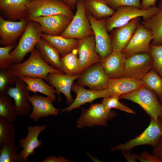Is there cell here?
Here are the masks:
<instances>
[{"label": "cell", "mask_w": 162, "mask_h": 162, "mask_svg": "<svg viewBox=\"0 0 162 162\" xmlns=\"http://www.w3.org/2000/svg\"><path fill=\"white\" fill-rule=\"evenodd\" d=\"M160 99V102H161V103L162 105V98Z\"/></svg>", "instance_id": "cell-46"}, {"label": "cell", "mask_w": 162, "mask_h": 162, "mask_svg": "<svg viewBox=\"0 0 162 162\" xmlns=\"http://www.w3.org/2000/svg\"><path fill=\"white\" fill-rule=\"evenodd\" d=\"M15 76L10 73L9 68L0 70V95L6 94L9 87L15 85Z\"/></svg>", "instance_id": "cell-36"}, {"label": "cell", "mask_w": 162, "mask_h": 162, "mask_svg": "<svg viewBox=\"0 0 162 162\" xmlns=\"http://www.w3.org/2000/svg\"><path fill=\"white\" fill-rule=\"evenodd\" d=\"M32 1L0 0V11L8 20L27 19L28 5Z\"/></svg>", "instance_id": "cell-23"}, {"label": "cell", "mask_w": 162, "mask_h": 162, "mask_svg": "<svg viewBox=\"0 0 162 162\" xmlns=\"http://www.w3.org/2000/svg\"><path fill=\"white\" fill-rule=\"evenodd\" d=\"M153 154L155 155L162 162V139L153 147Z\"/></svg>", "instance_id": "cell-42"}, {"label": "cell", "mask_w": 162, "mask_h": 162, "mask_svg": "<svg viewBox=\"0 0 162 162\" xmlns=\"http://www.w3.org/2000/svg\"><path fill=\"white\" fill-rule=\"evenodd\" d=\"M158 7V12L148 20L142 23L145 28L151 31L152 39L150 44L153 45L162 44V1Z\"/></svg>", "instance_id": "cell-28"}, {"label": "cell", "mask_w": 162, "mask_h": 162, "mask_svg": "<svg viewBox=\"0 0 162 162\" xmlns=\"http://www.w3.org/2000/svg\"><path fill=\"white\" fill-rule=\"evenodd\" d=\"M154 92L144 86L122 95L119 99L130 100L138 104L150 116L157 120L161 116L162 105Z\"/></svg>", "instance_id": "cell-5"}, {"label": "cell", "mask_w": 162, "mask_h": 162, "mask_svg": "<svg viewBox=\"0 0 162 162\" xmlns=\"http://www.w3.org/2000/svg\"><path fill=\"white\" fill-rule=\"evenodd\" d=\"M123 155L128 162H136L135 154H130L128 152H122Z\"/></svg>", "instance_id": "cell-44"}, {"label": "cell", "mask_w": 162, "mask_h": 162, "mask_svg": "<svg viewBox=\"0 0 162 162\" xmlns=\"http://www.w3.org/2000/svg\"><path fill=\"white\" fill-rule=\"evenodd\" d=\"M70 75L57 73H50L47 76V81L56 88L57 94L59 95L62 93L65 97L68 104L69 105L74 100L71 94V88L74 81L78 80L80 76Z\"/></svg>", "instance_id": "cell-22"}, {"label": "cell", "mask_w": 162, "mask_h": 162, "mask_svg": "<svg viewBox=\"0 0 162 162\" xmlns=\"http://www.w3.org/2000/svg\"><path fill=\"white\" fill-rule=\"evenodd\" d=\"M140 19V17L134 19L126 25L110 32L109 35L113 51H122L131 39Z\"/></svg>", "instance_id": "cell-18"}, {"label": "cell", "mask_w": 162, "mask_h": 162, "mask_svg": "<svg viewBox=\"0 0 162 162\" xmlns=\"http://www.w3.org/2000/svg\"><path fill=\"white\" fill-rule=\"evenodd\" d=\"M111 8L116 10L118 8L125 6H132L141 8L140 0H105Z\"/></svg>", "instance_id": "cell-39"}, {"label": "cell", "mask_w": 162, "mask_h": 162, "mask_svg": "<svg viewBox=\"0 0 162 162\" xmlns=\"http://www.w3.org/2000/svg\"><path fill=\"white\" fill-rule=\"evenodd\" d=\"M72 18L63 14L38 17L33 20L40 25L42 33L53 36L60 35Z\"/></svg>", "instance_id": "cell-19"}, {"label": "cell", "mask_w": 162, "mask_h": 162, "mask_svg": "<svg viewBox=\"0 0 162 162\" xmlns=\"http://www.w3.org/2000/svg\"><path fill=\"white\" fill-rule=\"evenodd\" d=\"M61 70L70 75L81 74L77 48L63 56L60 59Z\"/></svg>", "instance_id": "cell-30"}, {"label": "cell", "mask_w": 162, "mask_h": 162, "mask_svg": "<svg viewBox=\"0 0 162 162\" xmlns=\"http://www.w3.org/2000/svg\"><path fill=\"white\" fill-rule=\"evenodd\" d=\"M12 98L7 94L0 95V117L6 118L13 123L18 116Z\"/></svg>", "instance_id": "cell-33"}, {"label": "cell", "mask_w": 162, "mask_h": 162, "mask_svg": "<svg viewBox=\"0 0 162 162\" xmlns=\"http://www.w3.org/2000/svg\"><path fill=\"white\" fill-rule=\"evenodd\" d=\"M71 91L76 93V98L68 107L61 110V113H68L73 109L80 107L86 103H92L96 99L110 97L107 88L100 90L87 89L83 86L75 82L72 85Z\"/></svg>", "instance_id": "cell-17"}, {"label": "cell", "mask_w": 162, "mask_h": 162, "mask_svg": "<svg viewBox=\"0 0 162 162\" xmlns=\"http://www.w3.org/2000/svg\"><path fill=\"white\" fill-rule=\"evenodd\" d=\"M84 5L86 12L98 20L108 18L116 11L105 0H84Z\"/></svg>", "instance_id": "cell-27"}, {"label": "cell", "mask_w": 162, "mask_h": 162, "mask_svg": "<svg viewBox=\"0 0 162 162\" xmlns=\"http://www.w3.org/2000/svg\"><path fill=\"white\" fill-rule=\"evenodd\" d=\"M42 162H69L70 160L64 157L59 156L57 157L54 156L46 157L42 161Z\"/></svg>", "instance_id": "cell-41"}, {"label": "cell", "mask_w": 162, "mask_h": 162, "mask_svg": "<svg viewBox=\"0 0 162 162\" xmlns=\"http://www.w3.org/2000/svg\"><path fill=\"white\" fill-rule=\"evenodd\" d=\"M152 39L151 31L139 23L130 41L122 52L126 58L138 53H149V46Z\"/></svg>", "instance_id": "cell-12"}, {"label": "cell", "mask_w": 162, "mask_h": 162, "mask_svg": "<svg viewBox=\"0 0 162 162\" xmlns=\"http://www.w3.org/2000/svg\"><path fill=\"white\" fill-rule=\"evenodd\" d=\"M28 99L32 106V111L28 117L34 122L49 116H57L59 113V110L53 105V102L55 100L50 97L34 94L30 95Z\"/></svg>", "instance_id": "cell-15"}, {"label": "cell", "mask_w": 162, "mask_h": 162, "mask_svg": "<svg viewBox=\"0 0 162 162\" xmlns=\"http://www.w3.org/2000/svg\"><path fill=\"white\" fill-rule=\"evenodd\" d=\"M95 40L94 35L81 40L77 47L80 74L102 59L95 50Z\"/></svg>", "instance_id": "cell-16"}, {"label": "cell", "mask_w": 162, "mask_h": 162, "mask_svg": "<svg viewBox=\"0 0 162 162\" xmlns=\"http://www.w3.org/2000/svg\"><path fill=\"white\" fill-rule=\"evenodd\" d=\"M160 116L162 117V110L161 111Z\"/></svg>", "instance_id": "cell-47"}, {"label": "cell", "mask_w": 162, "mask_h": 162, "mask_svg": "<svg viewBox=\"0 0 162 162\" xmlns=\"http://www.w3.org/2000/svg\"><path fill=\"white\" fill-rule=\"evenodd\" d=\"M149 53L153 62V68L162 78V44H150Z\"/></svg>", "instance_id": "cell-35"}, {"label": "cell", "mask_w": 162, "mask_h": 162, "mask_svg": "<svg viewBox=\"0 0 162 162\" xmlns=\"http://www.w3.org/2000/svg\"><path fill=\"white\" fill-rule=\"evenodd\" d=\"M29 1H34V0H28Z\"/></svg>", "instance_id": "cell-48"}, {"label": "cell", "mask_w": 162, "mask_h": 162, "mask_svg": "<svg viewBox=\"0 0 162 162\" xmlns=\"http://www.w3.org/2000/svg\"><path fill=\"white\" fill-rule=\"evenodd\" d=\"M46 128V125L44 124L28 126L26 136L19 141V146L22 149L19 153L24 162L26 161L30 155L35 154L34 150L42 145V140L39 139L38 137L40 134Z\"/></svg>", "instance_id": "cell-20"}, {"label": "cell", "mask_w": 162, "mask_h": 162, "mask_svg": "<svg viewBox=\"0 0 162 162\" xmlns=\"http://www.w3.org/2000/svg\"><path fill=\"white\" fill-rule=\"evenodd\" d=\"M155 5L146 10L132 6H122L118 8L112 16L106 19V27L108 32L114 29L126 25L134 19L142 17L143 21L151 18L159 11Z\"/></svg>", "instance_id": "cell-2"}, {"label": "cell", "mask_w": 162, "mask_h": 162, "mask_svg": "<svg viewBox=\"0 0 162 162\" xmlns=\"http://www.w3.org/2000/svg\"><path fill=\"white\" fill-rule=\"evenodd\" d=\"M145 86L142 80L124 76L118 79L110 78L107 89L110 97L121 95Z\"/></svg>", "instance_id": "cell-21"}, {"label": "cell", "mask_w": 162, "mask_h": 162, "mask_svg": "<svg viewBox=\"0 0 162 162\" xmlns=\"http://www.w3.org/2000/svg\"><path fill=\"white\" fill-rule=\"evenodd\" d=\"M118 98L116 97H109L103 98L101 103L104 105L107 108L111 110L114 108L120 110L125 112L127 113L135 114V112L123 103L119 101Z\"/></svg>", "instance_id": "cell-37"}, {"label": "cell", "mask_w": 162, "mask_h": 162, "mask_svg": "<svg viewBox=\"0 0 162 162\" xmlns=\"http://www.w3.org/2000/svg\"><path fill=\"white\" fill-rule=\"evenodd\" d=\"M157 0H142L141 3L140 9L143 10H146L150 7L155 5V2Z\"/></svg>", "instance_id": "cell-43"}, {"label": "cell", "mask_w": 162, "mask_h": 162, "mask_svg": "<svg viewBox=\"0 0 162 162\" xmlns=\"http://www.w3.org/2000/svg\"><path fill=\"white\" fill-rule=\"evenodd\" d=\"M76 10L69 25L60 35L68 38L82 40L94 34L86 16L84 0H78Z\"/></svg>", "instance_id": "cell-7"}, {"label": "cell", "mask_w": 162, "mask_h": 162, "mask_svg": "<svg viewBox=\"0 0 162 162\" xmlns=\"http://www.w3.org/2000/svg\"><path fill=\"white\" fill-rule=\"evenodd\" d=\"M160 1H162V0H160Z\"/></svg>", "instance_id": "cell-49"}, {"label": "cell", "mask_w": 162, "mask_h": 162, "mask_svg": "<svg viewBox=\"0 0 162 162\" xmlns=\"http://www.w3.org/2000/svg\"><path fill=\"white\" fill-rule=\"evenodd\" d=\"M126 57L121 52L113 51L100 63L105 73L110 79L124 76V70Z\"/></svg>", "instance_id": "cell-24"}, {"label": "cell", "mask_w": 162, "mask_h": 162, "mask_svg": "<svg viewBox=\"0 0 162 162\" xmlns=\"http://www.w3.org/2000/svg\"><path fill=\"white\" fill-rule=\"evenodd\" d=\"M15 87L10 86L6 94L13 98L14 101L15 111L18 116H27L32 110V105L28 98L30 91L26 84L20 78L15 76Z\"/></svg>", "instance_id": "cell-11"}, {"label": "cell", "mask_w": 162, "mask_h": 162, "mask_svg": "<svg viewBox=\"0 0 162 162\" xmlns=\"http://www.w3.org/2000/svg\"><path fill=\"white\" fill-rule=\"evenodd\" d=\"M20 78L26 84L28 89L30 92L35 94L37 92L43 94L53 99L55 101L57 94L56 90L46 83L43 79L40 77H31L28 76L21 77Z\"/></svg>", "instance_id": "cell-29"}, {"label": "cell", "mask_w": 162, "mask_h": 162, "mask_svg": "<svg viewBox=\"0 0 162 162\" xmlns=\"http://www.w3.org/2000/svg\"><path fill=\"white\" fill-rule=\"evenodd\" d=\"M41 38L55 47L62 56L77 48L80 40L53 36L42 33Z\"/></svg>", "instance_id": "cell-25"}, {"label": "cell", "mask_w": 162, "mask_h": 162, "mask_svg": "<svg viewBox=\"0 0 162 162\" xmlns=\"http://www.w3.org/2000/svg\"><path fill=\"white\" fill-rule=\"evenodd\" d=\"M136 160L141 162H161L154 155H151L147 151H144L140 155L135 154Z\"/></svg>", "instance_id": "cell-40"}, {"label": "cell", "mask_w": 162, "mask_h": 162, "mask_svg": "<svg viewBox=\"0 0 162 162\" xmlns=\"http://www.w3.org/2000/svg\"><path fill=\"white\" fill-rule=\"evenodd\" d=\"M13 123L6 118L0 117V146L14 141L16 129Z\"/></svg>", "instance_id": "cell-34"}, {"label": "cell", "mask_w": 162, "mask_h": 162, "mask_svg": "<svg viewBox=\"0 0 162 162\" xmlns=\"http://www.w3.org/2000/svg\"><path fill=\"white\" fill-rule=\"evenodd\" d=\"M27 20H33L40 16L63 14L73 18L72 9L61 0H36L30 2L28 5Z\"/></svg>", "instance_id": "cell-8"}, {"label": "cell", "mask_w": 162, "mask_h": 162, "mask_svg": "<svg viewBox=\"0 0 162 162\" xmlns=\"http://www.w3.org/2000/svg\"><path fill=\"white\" fill-rule=\"evenodd\" d=\"M86 14L95 37V51L103 59L113 52L110 35L106 27V19L98 20L87 12Z\"/></svg>", "instance_id": "cell-9"}, {"label": "cell", "mask_w": 162, "mask_h": 162, "mask_svg": "<svg viewBox=\"0 0 162 162\" xmlns=\"http://www.w3.org/2000/svg\"><path fill=\"white\" fill-rule=\"evenodd\" d=\"M35 48L46 63L52 67L61 70L60 55L55 47L41 38Z\"/></svg>", "instance_id": "cell-26"}, {"label": "cell", "mask_w": 162, "mask_h": 162, "mask_svg": "<svg viewBox=\"0 0 162 162\" xmlns=\"http://www.w3.org/2000/svg\"><path fill=\"white\" fill-rule=\"evenodd\" d=\"M14 141L0 146V162H23Z\"/></svg>", "instance_id": "cell-31"}, {"label": "cell", "mask_w": 162, "mask_h": 162, "mask_svg": "<svg viewBox=\"0 0 162 162\" xmlns=\"http://www.w3.org/2000/svg\"><path fill=\"white\" fill-rule=\"evenodd\" d=\"M81 112L76 123L77 127L81 129L94 126L107 127L108 121L112 120L116 115L115 111L101 103L92 104L86 109L82 108Z\"/></svg>", "instance_id": "cell-6"}, {"label": "cell", "mask_w": 162, "mask_h": 162, "mask_svg": "<svg viewBox=\"0 0 162 162\" xmlns=\"http://www.w3.org/2000/svg\"><path fill=\"white\" fill-rule=\"evenodd\" d=\"M31 53L29 58L23 62L19 64L13 63L10 65L9 68L12 75L18 77H40L47 81V76L49 73L64 74L62 71L46 63L35 48Z\"/></svg>", "instance_id": "cell-1"}, {"label": "cell", "mask_w": 162, "mask_h": 162, "mask_svg": "<svg viewBox=\"0 0 162 162\" xmlns=\"http://www.w3.org/2000/svg\"><path fill=\"white\" fill-rule=\"evenodd\" d=\"M15 45L0 47V68L6 69L13 63V60L10 52L14 48Z\"/></svg>", "instance_id": "cell-38"}, {"label": "cell", "mask_w": 162, "mask_h": 162, "mask_svg": "<svg viewBox=\"0 0 162 162\" xmlns=\"http://www.w3.org/2000/svg\"><path fill=\"white\" fill-rule=\"evenodd\" d=\"M109 79L99 63L91 66L81 74L76 83L91 90H100L107 88Z\"/></svg>", "instance_id": "cell-13"}, {"label": "cell", "mask_w": 162, "mask_h": 162, "mask_svg": "<svg viewBox=\"0 0 162 162\" xmlns=\"http://www.w3.org/2000/svg\"><path fill=\"white\" fill-rule=\"evenodd\" d=\"M149 126L140 135L129 140L124 143L119 144L110 149L112 151L129 152L138 146L148 145L154 147L162 139V117L157 120L150 118Z\"/></svg>", "instance_id": "cell-3"}, {"label": "cell", "mask_w": 162, "mask_h": 162, "mask_svg": "<svg viewBox=\"0 0 162 162\" xmlns=\"http://www.w3.org/2000/svg\"><path fill=\"white\" fill-rule=\"evenodd\" d=\"M64 3L70 7L72 10L75 8L76 2L78 0H61Z\"/></svg>", "instance_id": "cell-45"}, {"label": "cell", "mask_w": 162, "mask_h": 162, "mask_svg": "<svg viewBox=\"0 0 162 162\" xmlns=\"http://www.w3.org/2000/svg\"><path fill=\"white\" fill-rule=\"evenodd\" d=\"M145 86L154 91L160 99L162 98V78L153 68L142 80Z\"/></svg>", "instance_id": "cell-32"}, {"label": "cell", "mask_w": 162, "mask_h": 162, "mask_svg": "<svg viewBox=\"0 0 162 162\" xmlns=\"http://www.w3.org/2000/svg\"><path fill=\"white\" fill-rule=\"evenodd\" d=\"M28 20H6L0 17V44L4 46L15 45L23 33Z\"/></svg>", "instance_id": "cell-14"}, {"label": "cell", "mask_w": 162, "mask_h": 162, "mask_svg": "<svg viewBox=\"0 0 162 162\" xmlns=\"http://www.w3.org/2000/svg\"><path fill=\"white\" fill-rule=\"evenodd\" d=\"M152 68V60L149 53L134 54L126 59L124 65V76L142 80Z\"/></svg>", "instance_id": "cell-10"}, {"label": "cell", "mask_w": 162, "mask_h": 162, "mask_svg": "<svg viewBox=\"0 0 162 162\" xmlns=\"http://www.w3.org/2000/svg\"><path fill=\"white\" fill-rule=\"evenodd\" d=\"M42 33L40 25L36 21L28 20L26 29L18 44L10 52L14 64L22 63L25 56L31 52L41 38Z\"/></svg>", "instance_id": "cell-4"}]
</instances>
